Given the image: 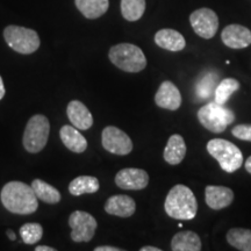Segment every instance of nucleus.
Wrapping results in <instances>:
<instances>
[{"label": "nucleus", "instance_id": "nucleus-20", "mask_svg": "<svg viewBox=\"0 0 251 251\" xmlns=\"http://www.w3.org/2000/svg\"><path fill=\"white\" fill-rule=\"evenodd\" d=\"M201 249V240L192 230L179 231L171 240V250L174 251H200Z\"/></svg>", "mask_w": 251, "mask_h": 251}, {"label": "nucleus", "instance_id": "nucleus-15", "mask_svg": "<svg viewBox=\"0 0 251 251\" xmlns=\"http://www.w3.org/2000/svg\"><path fill=\"white\" fill-rule=\"evenodd\" d=\"M67 114L69 120L74 127L79 130H86L92 127L93 117L89 108L79 100H72L67 107Z\"/></svg>", "mask_w": 251, "mask_h": 251}, {"label": "nucleus", "instance_id": "nucleus-16", "mask_svg": "<svg viewBox=\"0 0 251 251\" xmlns=\"http://www.w3.org/2000/svg\"><path fill=\"white\" fill-rule=\"evenodd\" d=\"M136 211V203L133 198L117 194L108 198L105 203V212L109 215L119 216V218H129Z\"/></svg>", "mask_w": 251, "mask_h": 251}, {"label": "nucleus", "instance_id": "nucleus-21", "mask_svg": "<svg viewBox=\"0 0 251 251\" xmlns=\"http://www.w3.org/2000/svg\"><path fill=\"white\" fill-rule=\"evenodd\" d=\"M78 11L87 19H98L107 12L109 0H75Z\"/></svg>", "mask_w": 251, "mask_h": 251}, {"label": "nucleus", "instance_id": "nucleus-2", "mask_svg": "<svg viewBox=\"0 0 251 251\" xmlns=\"http://www.w3.org/2000/svg\"><path fill=\"white\" fill-rule=\"evenodd\" d=\"M165 213L170 218L190 221L198 213V201L192 190L183 184L176 185L169 191L164 202Z\"/></svg>", "mask_w": 251, "mask_h": 251}, {"label": "nucleus", "instance_id": "nucleus-9", "mask_svg": "<svg viewBox=\"0 0 251 251\" xmlns=\"http://www.w3.org/2000/svg\"><path fill=\"white\" fill-rule=\"evenodd\" d=\"M101 144L103 149L114 155L126 156L133 150V142L130 137L114 126H107L101 133Z\"/></svg>", "mask_w": 251, "mask_h": 251}, {"label": "nucleus", "instance_id": "nucleus-34", "mask_svg": "<svg viewBox=\"0 0 251 251\" xmlns=\"http://www.w3.org/2000/svg\"><path fill=\"white\" fill-rule=\"evenodd\" d=\"M6 234H7V236L9 237V240H11V241L17 240V235H15L14 231L11 230V229H8V230L6 231Z\"/></svg>", "mask_w": 251, "mask_h": 251}, {"label": "nucleus", "instance_id": "nucleus-26", "mask_svg": "<svg viewBox=\"0 0 251 251\" xmlns=\"http://www.w3.org/2000/svg\"><path fill=\"white\" fill-rule=\"evenodd\" d=\"M240 81L235 79V78H225L216 86L214 92V101L220 103V105H225L229 98L233 96V93L240 89Z\"/></svg>", "mask_w": 251, "mask_h": 251}, {"label": "nucleus", "instance_id": "nucleus-29", "mask_svg": "<svg viewBox=\"0 0 251 251\" xmlns=\"http://www.w3.org/2000/svg\"><path fill=\"white\" fill-rule=\"evenodd\" d=\"M231 134L238 140L251 142V125H237L231 130Z\"/></svg>", "mask_w": 251, "mask_h": 251}, {"label": "nucleus", "instance_id": "nucleus-24", "mask_svg": "<svg viewBox=\"0 0 251 251\" xmlns=\"http://www.w3.org/2000/svg\"><path fill=\"white\" fill-rule=\"evenodd\" d=\"M31 188L35 192L37 199L42 200L43 202L50 203V205H55L61 201L62 196L59 193L57 188H55L51 185L46 183V181L41 179H34L31 181Z\"/></svg>", "mask_w": 251, "mask_h": 251}, {"label": "nucleus", "instance_id": "nucleus-32", "mask_svg": "<svg viewBox=\"0 0 251 251\" xmlns=\"http://www.w3.org/2000/svg\"><path fill=\"white\" fill-rule=\"evenodd\" d=\"M56 249L51 247H48V246H39L35 248V251H55Z\"/></svg>", "mask_w": 251, "mask_h": 251}, {"label": "nucleus", "instance_id": "nucleus-23", "mask_svg": "<svg viewBox=\"0 0 251 251\" xmlns=\"http://www.w3.org/2000/svg\"><path fill=\"white\" fill-rule=\"evenodd\" d=\"M219 84V76L213 71L203 72V74L198 78L196 84V94L198 98L207 100L214 96L215 89Z\"/></svg>", "mask_w": 251, "mask_h": 251}, {"label": "nucleus", "instance_id": "nucleus-4", "mask_svg": "<svg viewBox=\"0 0 251 251\" xmlns=\"http://www.w3.org/2000/svg\"><path fill=\"white\" fill-rule=\"evenodd\" d=\"M207 151L219 162L227 174H233L243 164V153L234 143L224 139H213L207 143Z\"/></svg>", "mask_w": 251, "mask_h": 251}, {"label": "nucleus", "instance_id": "nucleus-22", "mask_svg": "<svg viewBox=\"0 0 251 251\" xmlns=\"http://www.w3.org/2000/svg\"><path fill=\"white\" fill-rule=\"evenodd\" d=\"M100 188V183L98 178L93 176H79L75 178L69 185V192L72 196H81L86 193H96Z\"/></svg>", "mask_w": 251, "mask_h": 251}, {"label": "nucleus", "instance_id": "nucleus-10", "mask_svg": "<svg viewBox=\"0 0 251 251\" xmlns=\"http://www.w3.org/2000/svg\"><path fill=\"white\" fill-rule=\"evenodd\" d=\"M190 24L197 35L209 40L218 31L219 18L211 8H199L190 15Z\"/></svg>", "mask_w": 251, "mask_h": 251}, {"label": "nucleus", "instance_id": "nucleus-1", "mask_svg": "<svg viewBox=\"0 0 251 251\" xmlns=\"http://www.w3.org/2000/svg\"><path fill=\"white\" fill-rule=\"evenodd\" d=\"M0 198H1L2 206L14 214H33L39 207L37 197L34 190L23 181H9L6 184L2 187Z\"/></svg>", "mask_w": 251, "mask_h": 251}, {"label": "nucleus", "instance_id": "nucleus-13", "mask_svg": "<svg viewBox=\"0 0 251 251\" xmlns=\"http://www.w3.org/2000/svg\"><path fill=\"white\" fill-rule=\"evenodd\" d=\"M221 40L231 49H243L251 45V30L242 25H229L222 30Z\"/></svg>", "mask_w": 251, "mask_h": 251}, {"label": "nucleus", "instance_id": "nucleus-6", "mask_svg": "<svg viewBox=\"0 0 251 251\" xmlns=\"http://www.w3.org/2000/svg\"><path fill=\"white\" fill-rule=\"evenodd\" d=\"M50 133L49 120L45 115L36 114L29 119L25 128L23 143L30 153H37L46 147Z\"/></svg>", "mask_w": 251, "mask_h": 251}, {"label": "nucleus", "instance_id": "nucleus-33", "mask_svg": "<svg viewBox=\"0 0 251 251\" xmlns=\"http://www.w3.org/2000/svg\"><path fill=\"white\" fill-rule=\"evenodd\" d=\"M141 251H161V249L157 247H151V246H146L141 248Z\"/></svg>", "mask_w": 251, "mask_h": 251}, {"label": "nucleus", "instance_id": "nucleus-25", "mask_svg": "<svg viewBox=\"0 0 251 251\" xmlns=\"http://www.w3.org/2000/svg\"><path fill=\"white\" fill-rule=\"evenodd\" d=\"M227 242L230 247L240 251H251V230L246 228H231L227 235Z\"/></svg>", "mask_w": 251, "mask_h": 251}, {"label": "nucleus", "instance_id": "nucleus-14", "mask_svg": "<svg viewBox=\"0 0 251 251\" xmlns=\"http://www.w3.org/2000/svg\"><path fill=\"white\" fill-rule=\"evenodd\" d=\"M205 200L209 208L220 211L233 203L234 192L229 187L208 185L205 188Z\"/></svg>", "mask_w": 251, "mask_h": 251}, {"label": "nucleus", "instance_id": "nucleus-30", "mask_svg": "<svg viewBox=\"0 0 251 251\" xmlns=\"http://www.w3.org/2000/svg\"><path fill=\"white\" fill-rule=\"evenodd\" d=\"M94 251H122L120 248H115V247H111V246H100L97 247Z\"/></svg>", "mask_w": 251, "mask_h": 251}, {"label": "nucleus", "instance_id": "nucleus-5", "mask_svg": "<svg viewBox=\"0 0 251 251\" xmlns=\"http://www.w3.org/2000/svg\"><path fill=\"white\" fill-rule=\"evenodd\" d=\"M197 115L200 125L215 134L224 133L228 126L235 121L234 112L215 101L208 102L200 107Z\"/></svg>", "mask_w": 251, "mask_h": 251}, {"label": "nucleus", "instance_id": "nucleus-11", "mask_svg": "<svg viewBox=\"0 0 251 251\" xmlns=\"http://www.w3.org/2000/svg\"><path fill=\"white\" fill-rule=\"evenodd\" d=\"M115 184L122 190L140 191L148 186L149 175L142 169H122L115 176Z\"/></svg>", "mask_w": 251, "mask_h": 251}, {"label": "nucleus", "instance_id": "nucleus-27", "mask_svg": "<svg viewBox=\"0 0 251 251\" xmlns=\"http://www.w3.org/2000/svg\"><path fill=\"white\" fill-rule=\"evenodd\" d=\"M121 14L127 21L140 20L146 11V0H121Z\"/></svg>", "mask_w": 251, "mask_h": 251}, {"label": "nucleus", "instance_id": "nucleus-17", "mask_svg": "<svg viewBox=\"0 0 251 251\" xmlns=\"http://www.w3.org/2000/svg\"><path fill=\"white\" fill-rule=\"evenodd\" d=\"M155 43L159 48L168 50V51H180L186 46V41L179 31L165 28L156 33Z\"/></svg>", "mask_w": 251, "mask_h": 251}, {"label": "nucleus", "instance_id": "nucleus-35", "mask_svg": "<svg viewBox=\"0 0 251 251\" xmlns=\"http://www.w3.org/2000/svg\"><path fill=\"white\" fill-rule=\"evenodd\" d=\"M244 168H246V170L251 175V156L247 159L246 163H244Z\"/></svg>", "mask_w": 251, "mask_h": 251}, {"label": "nucleus", "instance_id": "nucleus-19", "mask_svg": "<svg viewBox=\"0 0 251 251\" xmlns=\"http://www.w3.org/2000/svg\"><path fill=\"white\" fill-rule=\"evenodd\" d=\"M63 144L72 152L81 153L87 149V141L74 126H63L59 130Z\"/></svg>", "mask_w": 251, "mask_h": 251}, {"label": "nucleus", "instance_id": "nucleus-31", "mask_svg": "<svg viewBox=\"0 0 251 251\" xmlns=\"http://www.w3.org/2000/svg\"><path fill=\"white\" fill-rule=\"evenodd\" d=\"M5 85H4V81H2V78L0 76V100L4 98L5 96Z\"/></svg>", "mask_w": 251, "mask_h": 251}, {"label": "nucleus", "instance_id": "nucleus-18", "mask_svg": "<svg viewBox=\"0 0 251 251\" xmlns=\"http://www.w3.org/2000/svg\"><path fill=\"white\" fill-rule=\"evenodd\" d=\"M186 150V143H185L183 136L179 134H174L171 135L168 143H166L163 156H164L165 162L168 164L178 165L185 158Z\"/></svg>", "mask_w": 251, "mask_h": 251}, {"label": "nucleus", "instance_id": "nucleus-8", "mask_svg": "<svg viewBox=\"0 0 251 251\" xmlns=\"http://www.w3.org/2000/svg\"><path fill=\"white\" fill-rule=\"evenodd\" d=\"M69 226L71 228L72 241L81 243L90 242L92 240L98 224L90 213L75 211L69 218Z\"/></svg>", "mask_w": 251, "mask_h": 251}, {"label": "nucleus", "instance_id": "nucleus-12", "mask_svg": "<svg viewBox=\"0 0 251 251\" xmlns=\"http://www.w3.org/2000/svg\"><path fill=\"white\" fill-rule=\"evenodd\" d=\"M155 102L158 107L177 111L181 105V94L178 87L170 80H165L158 87L155 94Z\"/></svg>", "mask_w": 251, "mask_h": 251}, {"label": "nucleus", "instance_id": "nucleus-28", "mask_svg": "<svg viewBox=\"0 0 251 251\" xmlns=\"http://www.w3.org/2000/svg\"><path fill=\"white\" fill-rule=\"evenodd\" d=\"M19 231H20V236L24 243L26 244H36L43 236L42 226L35 222L24 225Z\"/></svg>", "mask_w": 251, "mask_h": 251}, {"label": "nucleus", "instance_id": "nucleus-3", "mask_svg": "<svg viewBox=\"0 0 251 251\" xmlns=\"http://www.w3.org/2000/svg\"><path fill=\"white\" fill-rule=\"evenodd\" d=\"M108 58L122 71L136 74L147 67V58L142 49L131 43H120L113 46L108 51Z\"/></svg>", "mask_w": 251, "mask_h": 251}, {"label": "nucleus", "instance_id": "nucleus-7", "mask_svg": "<svg viewBox=\"0 0 251 251\" xmlns=\"http://www.w3.org/2000/svg\"><path fill=\"white\" fill-rule=\"evenodd\" d=\"M4 39L11 49L23 55H29L40 48V37L35 30L20 26H7Z\"/></svg>", "mask_w": 251, "mask_h": 251}]
</instances>
